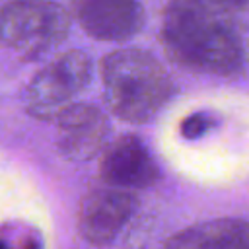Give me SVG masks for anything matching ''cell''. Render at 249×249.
Wrapping results in <instances>:
<instances>
[{"mask_svg":"<svg viewBox=\"0 0 249 249\" xmlns=\"http://www.w3.org/2000/svg\"><path fill=\"white\" fill-rule=\"evenodd\" d=\"M161 43L177 64L193 72L231 76L243 66V45L231 18L200 8L169 0Z\"/></svg>","mask_w":249,"mask_h":249,"instance_id":"1","label":"cell"},{"mask_svg":"<svg viewBox=\"0 0 249 249\" xmlns=\"http://www.w3.org/2000/svg\"><path fill=\"white\" fill-rule=\"evenodd\" d=\"M99 72L111 113L130 124L150 123L175 91L163 64L142 49H117L105 54Z\"/></svg>","mask_w":249,"mask_h":249,"instance_id":"2","label":"cell"},{"mask_svg":"<svg viewBox=\"0 0 249 249\" xmlns=\"http://www.w3.org/2000/svg\"><path fill=\"white\" fill-rule=\"evenodd\" d=\"M70 31V14L53 0H12L0 10V41L33 58L56 49Z\"/></svg>","mask_w":249,"mask_h":249,"instance_id":"3","label":"cell"},{"mask_svg":"<svg viewBox=\"0 0 249 249\" xmlns=\"http://www.w3.org/2000/svg\"><path fill=\"white\" fill-rule=\"evenodd\" d=\"M91 60L84 51H68L43 66L27 84L25 107L37 119H51L74 103L91 80Z\"/></svg>","mask_w":249,"mask_h":249,"instance_id":"4","label":"cell"},{"mask_svg":"<svg viewBox=\"0 0 249 249\" xmlns=\"http://www.w3.org/2000/svg\"><path fill=\"white\" fill-rule=\"evenodd\" d=\"M138 208L134 191L111 185L95 187L84 195L78 210L80 235L93 245L111 243Z\"/></svg>","mask_w":249,"mask_h":249,"instance_id":"5","label":"cell"},{"mask_svg":"<svg viewBox=\"0 0 249 249\" xmlns=\"http://www.w3.org/2000/svg\"><path fill=\"white\" fill-rule=\"evenodd\" d=\"M58 136L56 148L70 161H86L97 156L111 130L107 115L89 103L74 101L53 117Z\"/></svg>","mask_w":249,"mask_h":249,"instance_id":"6","label":"cell"},{"mask_svg":"<svg viewBox=\"0 0 249 249\" xmlns=\"http://www.w3.org/2000/svg\"><path fill=\"white\" fill-rule=\"evenodd\" d=\"M99 175L105 185L138 191L156 185L160 179V167L140 138L121 136L103 148Z\"/></svg>","mask_w":249,"mask_h":249,"instance_id":"7","label":"cell"},{"mask_svg":"<svg viewBox=\"0 0 249 249\" xmlns=\"http://www.w3.org/2000/svg\"><path fill=\"white\" fill-rule=\"evenodd\" d=\"M80 27L99 41H126L144 27V8L138 0H74Z\"/></svg>","mask_w":249,"mask_h":249,"instance_id":"8","label":"cell"},{"mask_svg":"<svg viewBox=\"0 0 249 249\" xmlns=\"http://www.w3.org/2000/svg\"><path fill=\"white\" fill-rule=\"evenodd\" d=\"M161 249H249V222L216 218L171 235Z\"/></svg>","mask_w":249,"mask_h":249,"instance_id":"9","label":"cell"},{"mask_svg":"<svg viewBox=\"0 0 249 249\" xmlns=\"http://www.w3.org/2000/svg\"><path fill=\"white\" fill-rule=\"evenodd\" d=\"M41 231L25 222H6L0 226V249H43Z\"/></svg>","mask_w":249,"mask_h":249,"instance_id":"10","label":"cell"},{"mask_svg":"<svg viewBox=\"0 0 249 249\" xmlns=\"http://www.w3.org/2000/svg\"><path fill=\"white\" fill-rule=\"evenodd\" d=\"M220 119L214 111H195L191 115H187L181 124H179V132L185 140H196L202 134L210 132L214 126H218Z\"/></svg>","mask_w":249,"mask_h":249,"instance_id":"11","label":"cell"},{"mask_svg":"<svg viewBox=\"0 0 249 249\" xmlns=\"http://www.w3.org/2000/svg\"><path fill=\"white\" fill-rule=\"evenodd\" d=\"M171 2H179V4H187L193 8L206 10V12H214V14L231 18V19L237 12H241L249 6V0H171Z\"/></svg>","mask_w":249,"mask_h":249,"instance_id":"12","label":"cell"}]
</instances>
